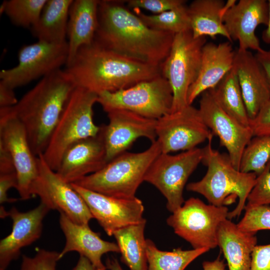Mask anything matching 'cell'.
<instances>
[{
	"instance_id": "41",
	"label": "cell",
	"mask_w": 270,
	"mask_h": 270,
	"mask_svg": "<svg viewBox=\"0 0 270 270\" xmlns=\"http://www.w3.org/2000/svg\"><path fill=\"white\" fill-rule=\"evenodd\" d=\"M14 90L0 82V108L13 106L17 104Z\"/></svg>"
},
{
	"instance_id": "45",
	"label": "cell",
	"mask_w": 270,
	"mask_h": 270,
	"mask_svg": "<svg viewBox=\"0 0 270 270\" xmlns=\"http://www.w3.org/2000/svg\"><path fill=\"white\" fill-rule=\"evenodd\" d=\"M105 265L109 270H123L118 260L114 258H108Z\"/></svg>"
},
{
	"instance_id": "23",
	"label": "cell",
	"mask_w": 270,
	"mask_h": 270,
	"mask_svg": "<svg viewBox=\"0 0 270 270\" xmlns=\"http://www.w3.org/2000/svg\"><path fill=\"white\" fill-rule=\"evenodd\" d=\"M230 42H206L204 46L198 76L188 90V105L204 92L215 88L232 69L236 51Z\"/></svg>"
},
{
	"instance_id": "24",
	"label": "cell",
	"mask_w": 270,
	"mask_h": 270,
	"mask_svg": "<svg viewBox=\"0 0 270 270\" xmlns=\"http://www.w3.org/2000/svg\"><path fill=\"white\" fill-rule=\"evenodd\" d=\"M98 0H73L68 24V55L66 65L80 48L94 41L98 26Z\"/></svg>"
},
{
	"instance_id": "32",
	"label": "cell",
	"mask_w": 270,
	"mask_h": 270,
	"mask_svg": "<svg viewBox=\"0 0 270 270\" xmlns=\"http://www.w3.org/2000/svg\"><path fill=\"white\" fill-rule=\"evenodd\" d=\"M47 0H6L0 6L4 14L18 26L31 28L38 20Z\"/></svg>"
},
{
	"instance_id": "38",
	"label": "cell",
	"mask_w": 270,
	"mask_h": 270,
	"mask_svg": "<svg viewBox=\"0 0 270 270\" xmlns=\"http://www.w3.org/2000/svg\"><path fill=\"white\" fill-rule=\"evenodd\" d=\"M253 136H270V100L261 108L256 116L250 120Z\"/></svg>"
},
{
	"instance_id": "39",
	"label": "cell",
	"mask_w": 270,
	"mask_h": 270,
	"mask_svg": "<svg viewBox=\"0 0 270 270\" xmlns=\"http://www.w3.org/2000/svg\"><path fill=\"white\" fill-rule=\"evenodd\" d=\"M250 270H270V244L254 247Z\"/></svg>"
},
{
	"instance_id": "34",
	"label": "cell",
	"mask_w": 270,
	"mask_h": 270,
	"mask_svg": "<svg viewBox=\"0 0 270 270\" xmlns=\"http://www.w3.org/2000/svg\"><path fill=\"white\" fill-rule=\"evenodd\" d=\"M244 210L243 218L236 224L240 230L256 233L261 230H270V206H246Z\"/></svg>"
},
{
	"instance_id": "15",
	"label": "cell",
	"mask_w": 270,
	"mask_h": 270,
	"mask_svg": "<svg viewBox=\"0 0 270 270\" xmlns=\"http://www.w3.org/2000/svg\"><path fill=\"white\" fill-rule=\"evenodd\" d=\"M198 110L206 125L218 137L220 146L228 150L234 166L240 170L244 150L254 137L250 126L242 125L224 112L212 90L201 94Z\"/></svg>"
},
{
	"instance_id": "9",
	"label": "cell",
	"mask_w": 270,
	"mask_h": 270,
	"mask_svg": "<svg viewBox=\"0 0 270 270\" xmlns=\"http://www.w3.org/2000/svg\"><path fill=\"white\" fill-rule=\"evenodd\" d=\"M228 212L226 206L206 204L198 198H190L172 212L166 223L194 249L210 250L218 246V230Z\"/></svg>"
},
{
	"instance_id": "12",
	"label": "cell",
	"mask_w": 270,
	"mask_h": 270,
	"mask_svg": "<svg viewBox=\"0 0 270 270\" xmlns=\"http://www.w3.org/2000/svg\"><path fill=\"white\" fill-rule=\"evenodd\" d=\"M0 143L8 150L14 161L20 200L32 196V187L38 176L37 156L33 153L24 126L12 106L0 108Z\"/></svg>"
},
{
	"instance_id": "26",
	"label": "cell",
	"mask_w": 270,
	"mask_h": 270,
	"mask_svg": "<svg viewBox=\"0 0 270 270\" xmlns=\"http://www.w3.org/2000/svg\"><path fill=\"white\" fill-rule=\"evenodd\" d=\"M73 0H47L37 22L31 28L39 41L66 42L69 12Z\"/></svg>"
},
{
	"instance_id": "3",
	"label": "cell",
	"mask_w": 270,
	"mask_h": 270,
	"mask_svg": "<svg viewBox=\"0 0 270 270\" xmlns=\"http://www.w3.org/2000/svg\"><path fill=\"white\" fill-rule=\"evenodd\" d=\"M77 86L65 70L42 78L12 106L36 156L44 152L64 106Z\"/></svg>"
},
{
	"instance_id": "6",
	"label": "cell",
	"mask_w": 270,
	"mask_h": 270,
	"mask_svg": "<svg viewBox=\"0 0 270 270\" xmlns=\"http://www.w3.org/2000/svg\"><path fill=\"white\" fill-rule=\"evenodd\" d=\"M98 95L76 86L66 102L42 154L47 164L54 171L58 169L66 150L76 142L97 136L100 126L93 120V106Z\"/></svg>"
},
{
	"instance_id": "1",
	"label": "cell",
	"mask_w": 270,
	"mask_h": 270,
	"mask_svg": "<svg viewBox=\"0 0 270 270\" xmlns=\"http://www.w3.org/2000/svg\"><path fill=\"white\" fill-rule=\"evenodd\" d=\"M124 2L99 0L94 40L125 56L161 65L170 52L175 34L148 27Z\"/></svg>"
},
{
	"instance_id": "28",
	"label": "cell",
	"mask_w": 270,
	"mask_h": 270,
	"mask_svg": "<svg viewBox=\"0 0 270 270\" xmlns=\"http://www.w3.org/2000/svg\"><path fill=\"white\" fill-rule=\"evenodd\" d=\"M146 220L129 226L113 234L121 254V261L130 270H148L146 242L144 232Z\"/></svg>"
},
{
	"instance_id": "4",
	"label": "cell",
	"mask_w": 270,
	"mask_h": 270,
	"mask_svg": "<svg viewBox=\"0 0 270 270\" xmlns=\"http://www.w3.org/2000/svg\"><path fill=\"white\" fill-rule=\"evenodd\" d=\"M212 139L210 138L204 148L202 162L207 167L206 174L200 180L188 184L186 189L200 194L210 204L217 206L230 204L238 198L236 206L228 214V218L232 220L244 210L257 175L236 169L228 154H221L212 148Z\"/></svg>"
},
{
	"instance_id": "42",
	"label": "cell",
	"mask_w": 270,
	"mask_h": 270,
	"mask_svg": "<svg viewBox=\"0 0 270 270\" xmlns=\"http://www.w3.org/2000/svg\"><path fill=\"white\" fill-rule=\"evenodd\" d=\"M255 56L264 70L270 89V50H262Z\"/></svg>"
},
{
	"instance_id": "44",
	"label": "cell",
	"mask_w": 270,
	"mask_h": 270,
	"mask_svg": "<svg viewBox=\"0 0 270 270\" xmlns=\"http://www.w3.org/2000/svg\"><path fill=\"white\" fill-rule=\"evenodd\" d=\"M72 270H96L86 257L80 256L76 266Z\"/></svg>"
},
{
	"instance_id": "17",
	"label": "cell",
	"mask_w": 270,
	"mask_h": 270,
	"mask_svg": "<svg viewBox=\"0 0 270 270\" xmlns=\"http://www.w3.org/2000/svg\"><path fill=\"white\" fill-rule=\"evenodd\" d=\"M108 113V123L100 126L108 162L126 152L140 138L156 140V120L133 112L116 110Z\"/></svg>"
},
{
	"instance_id": "21",
	"label": "cell",
	"mask_w": 270,
	"mask_h": 270,
	"mask_svg": "<svg viewBox=\"0 0 270 270\" xmlns=\"http://www.w3.org/2000/svg\"><path fill=\"white\" fill-rule=\"evenodd\" d=\"M234 69L248 116L254 119L270 100V89L263 68L249 50H236Z\"/></svg>"
},
{
	"instance_id": "5",
	"label": "cell",
	"mask_w": 270,
	"mask_h": 270,
	"mask_svg": "<svg viewBox=\"0 0 270 270\" xmlns=\"http://www.w3.org/2000/svg\"><path fill=\"white\" fill-rule=\"evenodd\" d=\"M161 153L160 144L156 140L143 152L120 154L100 170L74 184L110 196L134 198L148 168Z\"/></svg>"
},
{
	"instance_id": "22",
	"label": "cell",
	"mask_w": 270,
	"mask_h": 270,
	"mask_svg": "<svg viewBox=\"0 0 270 270\" xmlns=\"http://www.w3.org/2000/svg\"><path fill=\"white\" fill-rule=\"evenodd\" d=\"M59 222L66 238L65 246L60 252V259L67 253L75 251L87 258L96 270H106L102 261V255L110 252H120L117 244L103 240L88 224H76L64 213H60Z\"/></svg>"
},
{
	"instance_id": "18",
	"label": "cell",
	"mask_w": 270,
	"mask_h": 270,
	"mask_svg": "<svg viewBox=\"0 0 270 270\" xmlns=\"http://www.w3.org/2000/svg\"><path fill=\"white\" fill-rule=\"evenodd\" d=\"M269 4L266 0H240L224 14L222 22L232 40L238 42V48L260 52L256 34L260 24L268 25Z\"/></svg>"
},
{
	"instance_id": "31",
	"label": "cell",
	"mask_w": 270,
	"mask_h": 270,
	"mask_svg": "<svg viewBox=\"0 0 270 270\" xmlns=\"http://www.w3.org/2000/svg\"><path fill=\"white\" fill-rule=\"evenodd\" d=\"M136 14L146 26L154 30L174 34L191 30L188 6L186 4L158 14L147 15L138 10Z\"/></svg>"
},
{
	"instance_id": "13",
	"label": "cell",
	"mask_w": 270,
	"mask_h": 270,
	"mask_svg": "<svg viewBox=\"0 0 270 270\" xmlns=\"http://www.w3.org/2000/svg\"><path fill=\"white\" fill-rule=\"evenodd\" d=\"M37 162L38 176L32 187V195L38 196L50 210L64 213L73 222L88 224L93 216L81 196L50 168L42 154L37 156Z\"/></svg>"
},
{
	"instance_id": "7",
	"label": "cell",
	"mask_w": 270,
	"mask_h": 270,
	"mask_svg": "<svg viewBox=\"0 0 270 270\" xmlns=\"http://www.w3.org/2000/svg\"><path fill=\"white\" fill-rule=\"evenodd\" d=\"M172 102V88L162 75L116 92H102L97 101L106 112L124 110L154 120L170 113Z\"/></svg>"
},
{
	"instance_id": "16",
	"label": "cell",
	"mask_w": 270,
	"mask_h": 270,
	"mask_svg": "<svg viewBox=\"0 0 270 270\" xmlns=\"http://www.w3.org/2000/svg\"><path fill=\"white\" fill-rule=\"evenodd\" d=\"M86 202L93 218L96 219L108 236L116 230L146 220L144 206L136 196L118 198L100 194L71 184Z\"/></svg>"
},
{
	"instance_id": "33",
	"label": "cell",
	"mask_w": 270,
	"mask_h": 270,
	"mask_svg": "<svg viewBox=\"0 0 270 270\" xmlns=\"http://www.w3.org/2000/svg\"><path fill=\"white\" fill-rule=\"evenodd\" d=\"M270 160V136H255L244 148L240 162V170L262 172Z\"/></svg>"
},
{
	"instance_id": "27",
	"label": "cell",
	"mask_w": 270,
	"mask_h": 270,
	"mask_svg": "<svg viewBox=\"0 0 270 270\" xmlns=\"http://www.w3.org/2000/svg\"><path fill=\"white\" fill-rule=\"evenodd\" d=\"M222 0H194L188 6L191 32L194 38L222 36L232 42L222 22Z\"/></svg>"
},
{
	"instance_id": "20",
	"label": "cell",
	"mask_w": 270,
	"mask_h": 270,
	"mask_svg": "<svg viewBox=\"0 0 270 270\" xmlns=\"http://www.w3.org/2000/svg\"><path fill=\"white\" fill-rule=\"evenodd\" d=\"M107 163L104 144L100 131L97 136L82 140L70 146L56 172L64 180L72 184L97 172Z\"/></svg>"
},
{
	"instance_id": "10",
	"label": "cell",
	"mask_w": 270,
	"mask_h": 270,
	"mask_svg": "<svg viewBox=\"0 0 270 270\" xmlns=\"http://www.w3.org/2000/svg\"><path fill=\"white\" fill-rule=\"evenodd\" d=\"M203 156L204 148H198L174 155L162 152L148 168L144 182L159 190L166 200V208L172 213L184 204V186Z\"/></svg>"
},
{
	"instance_id": "40",
	"label": "cell",
	"mask_w": 270,
	"mask_h": 270,
	"mask_svg": "<svg viewBox=\"0 0 270 270\" xmlns=\"http://www.w3.org/2000/svg\"><path fill=\"white\" fill-rule=\"evenodd\" d=\"M18 180L16 172L0 174V204L4 202H13L18 199L10 198L8 196V192L11 188L17 189Z\"/></svg>"
},
{
	"instance_id": "8",
	"label": "cell",
	"mask_w": 270,
	"mask_h": 270,
	"mask_svg": "<svg viewBox=\"0 0 270 270\" xmlns=\"http://www.w3.org/2000/svg\"><path fill=\"white\" fill-rule=\"evenodd\" d=\"M205 37L194 38L191 30L176 34L170 52L161 64L162 76L168 82L172 91L171 112L186 106L190 86L198 76Z\"/></svg>"
},
{
	"instance_id": "30",
	"label": "cell",
	"mask_w": 270,
	"mask_h": 270,
	"mask_svg": "<svg viewBox=\"0 0 270 270\" xmlns=\"http://www.w3.org/2000/svg\"><path fill=\"white\" fill-rule=\"evenodd\" d=\"M148 270H184L197 258L210 250L203 248L183 250L180 248L172 251L158 248L154 243L146 239Z\"/></svg>"
},
{
	"instance_id": "36",
	"label": "cell",
	"mask_w": 270,
	"mask_h": 270,
	"mask_svg": "<svg viewBox=\"0 0 270 270\" xmlns=\"http://www.w3.org/2000/svg\"><path fill=\"white\" fill-rule=\"evenodd\" d=\"M60 252L38 249L33 257L22 256L20 270H56Z\"/></svg>"
},
{
	"instance_id": "19",
	"label": "cell",
	"mask_w": 270,
	"mask_h": 270,
	"mask_svg": "<svg viewBox=\"0 0 270 270\" xmlns=\"http://www.w3.org/2000/svg\"><path fill=\"white\" fill-rule=\"evenodd\" d=\"M50 210L40 202L36 208L21 212L16 208L7 212L12 220V230L0 242V270H6L13 260L19 256L20 250L41 236L43 220Z\"/></svg>"
},
{
	"instance_id": "47",
	"label": "cell",
	"mask_w": 270,
	"mask_h": 270,
	"mask_svg": "<svg viewBox=\"0 0 270 270\" xmlns=\"http://www.w3.org/2000/svg\"></svg>"
},
{
	"instance_id": "35",
	"label": "cell",
	"mask_w": 270,
	"mask_h": 270,
	"mask_svg": "<svg viewBox=\"0 0 270 270\" xmlns=\"http://www.w3.org/2000/svg\"><path fill=\"white\" fill-rule=\"evenodd\" d=\"M246 202V206L270 204V160L262 172L257 176L256 182Z\"/></svg>"
},
{
	"instance_id": "37",
	"label": "cell",
	"mask_w": 270,
	"mask_h": 270,
	"mask_svg": "<svg viewBox=\"0 0 270 270\" xmlns=\"http://www.w3.org/2000/svg\"><path fill=\"white\" fill-rule=\"evenodd\" d=\"M128 8H142L158 14L185 4L184 0H125Z\"/></svg>"
},
{
	"instance_id": "29",
	"label": "cell",
	"mask_w": 270,
	"mask_h": 270,
	"mask_svg": "<svg viewBox=\"0 0 270 270\" xmlns=\"http://www.w3.org/2000/svg\"><path fill=\"white\" fill-rule=\"evenodd\" d=\"M212 90L218 104L224 112L242 125L250 126V119L234 68Z\"/></svg>"
},
{
	"instance_id": "11",
	"label": "cell",
	"mask_w": 270,
	"mask_h": 270,
	"mask_svg": "<svg viewBox=\"0 0 270 270\" xmlns=\"http://www.w3.org/2000/svg\"><path fill=\"white\" fill-rule=\"evenodd\" d=\"M68 55L67 41L50 43L38 40L26 45L18 52V64L0 71V82L14 89L24 86L66 66Z\"/></svg>"
},
{
	"instance_id": "14",
	"label": "cell",
	"mask_w": 270,
	"mask_h": 270,
	"mask_svg": "<svg viewBox=\"0 0 270 270\" xmlns=\"http://www.w3.org/2000/svg\"><path fill=\"white\" fill-rule=\"evenodd\" d=\"M156 134L164 154L194 149L214 135L192 105L158 119Z\"/></svg>"
},
{
	"instance_id": "46",
	"label": "cell",
	"mask_w": 270,
	"mask_h": 270,
	"mask_svg": "<svg viewBox=\"0 0 270 270\" xmlns=\"http://www.w3.org/2000/svg\"><path fill=\"white\" fill-rule=\"evenodd\" d=\"M269 4V16L267 28L263 31L262 38L266 44H270V0H268Z\"/></svg>"
},
{
	"instance_id": "25",
	"label": "cell",
	"mask_w": 270,
	"mask_h": 270,
	"mask_svg": "<svg viewBox=\"0 0 270 270\" xmlns=\"http://www.w3.org/2000/svg\"><path fill=\"white\" fill-rule=\"evenodd\" d=\"M256 234L240 230L228 218L222 222L218 232V246L228 270H250L251 254L257 243Z\"/></svg>"
},
{
	"instance_id": "43",
	"label": "cell",
	"mask_w": 270,
	"mask_h": 270,
	"mask_svg": "<svg viewBox=\"0 0 270 270\" xmlns=\"http://www.w3.org/2000/svg\"><path fill=\"white\" fill-rule=\"evenodd\" d=\"M202 266L203 270H226V266L220 256L212 261L204 262Z\"/></svg>"
},
{
	"instance_id": "2",
	"label": "cell",
	"mask_w": 270,
	"mask_h": 270,
	"mask_svg": "<svg viewBox=\"0 0 270 270\" xmlns=\"http://www.w3.org/2000/svg\"><path fill=\"white\" fill-rule=\"evenodd\" d=\"M64 70L77 86L98 95L162 75L160 65L125 56L95 40L80 48Z\"/></svg>"
}]
</instances>
